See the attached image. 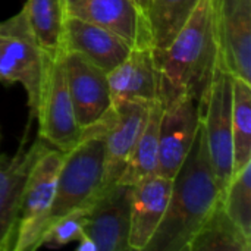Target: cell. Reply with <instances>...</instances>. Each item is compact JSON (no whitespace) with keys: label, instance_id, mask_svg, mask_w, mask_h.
Returning a JSON list of instances; mask_svg holds the SVG:
<instances>
[{"label":"cell","instance_id":"cell-1","mask_svg":"<svg viewBox=\"0 0 251 251\" xmlns=\"http://www.w3.org/2000/svg\"><path fill=\"white\" fill-rule=\"evenodd\" d=\"M154 59L159 72L157 100L162 106L191 97L203 110L218 68L212 0L199 1L172 43L163 50H154Z\"/></svg>","mask_w":251,"mask_h":251},{"label":"cell","instance_id":"cell-2","mask_svg":"<svg viewBox=\"0 0 251 251\" xmlns=\"http://www.w3.org/2000/svg\"><path fill=\"white\" fill-rule=\"evenodd\" d=\"M221 199L200 122L191 149L172 178L163 219L144 251H188L193 237Z\"/></svg>","mask_w":251,"mask_h":251},{"label":"cell","instance_id":"cell-3","mask_svg":"<svg viewBox=\"0 0 251 251\" xmlns=\"http://www.w3.org/2000/svg\"><path fill=\"white\" fill-rule=\"evenodd\" d=\"M106 122L107 115L96 125L85 128L81 140L63 153L54 197L34 231L31 251L38 250L43 235L56 221L74 210L88 207L101 190Z\"/></svg>","mask_w":251,"mask_h":251},{"label":"cell","instance_id":"cell-4","mask_svg":"<svg viewBox=\"0 0 251 251\" xmlns=\"http://www.w3.org/2000/svg\"><path fill=\"white\" fill-rule=\"evenodd\" d=\"M46 71V54L37 44L25 10L0 21V82L21 84L26 93L29 119L37 113Z\"/></svg>","mask_w":251,"mask_h":251},{"label":"cell","instance_id":"cell-5","mask_svg":"<svg viewBox=\"0 0 251 251\" xmlns=\"http://www.w3.org/2000/svg\"><path fill=\"white\" fill-rule=\"evenodd\" d=\"M35 118L38 137L49 146L66 153L82 137L68 88L63 53L46 56V71Z\"/></svg>","mask_w":251,"mask_h":251},{"label":"cell","instance_id":"cell-6","mask_svg":"<svg viewBox=\"0 0 251 251\" xmlns=\"http://www.w3.org/2000/svg\"><path fill=\"white\" fill-rule=\"evenodd\" d=\"M232 79L234 76L216 68L210 91L201 113V124L206 134L207 150L212 168L218 181L221 196L232 176Z\"/></svg>","mask_w":251,"mask_h":251},{"label":"cell","instance_id":"cell-7","mask_svg":"<svg viewBox=\"0 0 251 251\" xmlns=\"http://www.w3.org/2000/svg\"><path fill=\"white\" fill-rule=\"evenodd\" d=\"M62 160L63 151L46 144L31 165L21 196L13 251H31L34 231L53 201Z\"/></svg>","mask_w":251,"mask_h":251},{"label":"cell","instance_id":"cell-8","mask_svg":"<svg viewBox=\"0 0 251 251\" xmlns=\"http://www.w3.org/2000/svg\"><path fill=\"white\" fill-rule=\"evenodd\" d=\"M218 66L251 84V0H212Z\"/></svg>","mask_w":251,"mask_h":251},{"label":"cell","instance_id":"cell-9","mask_svg":"<svg viewBox=\"0 0 251 251\" xmlns=\"http://www.w3.org/2000/svg\"><path fill=\"white\" fill-rule=\"evenodd\" d=\"M132 185L115 182L99 191L87 209L82 234L96 251H131L129 209Z\"/></svg>","mask_w":251,"mask_h":251},{"label":"cell","instance_id":"cell-10","mask_svg":"<svg viewBox=\"0 0 251 251\" xmlns=\"http://www.w3.org/2000/svg\"><path fill=\"white\" fill-rule=\"evenodd\" d=\"M151 101L124 100L113 103L107 113L104 132L103 187L119 181L132 149L146 125Z\"/></svg>","mask_w":251,"mask_h":251},{"label":"cell","instance_id":"cell-11","mask_svg":"<svg viewBox=\"0 0 251 251\" xmlns=\"http://www.w3.org/2000/svg\"><path fill=\"white\" fill-rule=\"evenodd\" d=\"M69 94L82 129L100 122L112 109L107 74L75 51H63Z\"/></svg>","mask_w":251,"mask_h":251},{"label":"cell","instance_id":"cell-12","mask_svg":"<svg viewBox=\"0 0 251 251\" xmlns=\"http://www.w3.org/2000/svg\"><path fill=\"white\" fill-rule=\"evenodd\" d=\"M201 106L191 97L163 106L159 131L157 171L163 178L172 179L185 160L196 132L201 122Z\"/></svg>","mask_w":251,"mask_h":251},{"label":"cell","instance_id":"cell-13","mask_svg":"<svg viewBox=\"0 0 251 251\" xmlns=\"http://www.w3.org/2000/svg\"><path fill=\"white\" fill-rule=\"evenodd\" d=\"M46 144L38 138L26 147L24 138L15 154H0V251H13L24 184L31 165Z\"/></svg>","mask_w":251,"mask_h":251},{"label":"cell","instance_id":"cell-14","mask_svg":"<svg viewBox=\"0 0 251 251\" xmlns=\"http://www.w3.org/2000/svg\"><path fill=\"white\" fill-rule=\"evenodd\" d=\"M172 179L153 174L132 185L129 209L131 251H144L159 228L171 196Z\"/></svg>","mask_w":251,"mask_h":251},{"label":"cell","instance_id":"cell-15","mask_svg":"<svg viewBox=\"0 0 251 251\" xmlns=\"http://www.w3.org/2000/svg\"><path fill=\"white\" fill-rule=\"evenodd\" d=\"M132 47L112 31L68 15L63 31V51H75L106 74L118 66Z\"/></svg>","mask_w":251,"mask_h":251},{"label":"cell","instance_id":"cell-16","mask_svg":"<svg viewBox=\"0 0 251 251\" xmlns=\"http://www.w3.org/2000/svg\"><path fill=\"white\" fill-rule=\"evenodd\" d=\"M112 103L154 101L159 97V72L151 46L132 47L128 56L107 72Z\"/></svg>","mask_w":251,"mask_h":251},{"label":"cell","instance_id":"cell-17","mask_svg":"<svg viewBox=\"0 0 251 251\" xmlns=\"http://www.w3.org/2000/svg\"><path fill=\"white\" fill-rule=\"evenodd\" d=\"M68 15L112 31L131 47L151 46L149 26L132 0H81Z\"/></svg>","mask_w":251,"mask_h":251},{"label":"cell","instance_id":"cell-18","mask_svg":"<svg viewBox=\"0 0 251 251\" xmlns=\"http://www.w3.org/2000/svg\"><path fill=\"white\" fill-rule=\"evenodd\" d=\"M22 9L41 51L51 57L63 53L65 0H26Z\"/></svg>","mask_w":251,"mask_h":251},{"label":"cell","instance_id":"cell-19","mask_svg":"<svg viewBox=\"0 0 251 251\" xmlns=\"http://www.w3.org/2000/svg\"><path fill=\"white\" fill-rule=\"evenodd\" d=\"M163 106L159 100L150 103L146 125L132 149L129 160L118 182L134 185L156 174L159 160V131Z\"/></svg>","mask_w":251,"mask_h":251},{"label":"cell","instance_id":"cell-20","mask_svg":"<svg viewBox=\"0 0 251 251\" xmlns=\"http://www.w3.org/2000/svg\"><path fill=\"white\" fill-rule=\"evenodd\" d=\"M188 251H251V240L226 215L221 199L193 237Z\"/></svg>","mask_w":251,"mask_h":251},{"label":"cell","instance_id":"cell-21","mask_svg":"<svg viewBox=\"0 0 251 251\" xmlns=\"http://www.w3.org/2000/svg\"><path fill=\"white\" fill-rule=\"evenodd\" d=\"M200 0H151L147 26L154 50L166 49L188 22Z\"/></svg>","mask_w":251,"mask_h":251},{"label":"cell","instance_id":"cell-22","mask_svg":"<svg viewBox=\"0 0 251 251\" xmlns=\"http://www.w3.org/2000/svg\"><path fill=\"white\" fill-rule=\"evenodd\" d=\"M232 175L251 162V84L232 79Z\"/></svg>","mask_w":251,"mask_h":251},{"label":"cell","instance_id":"cell-23","mask_svg":"<svg viewBox=\"0 0 251 251\" xmlns=\"http://www.w3.org/2000/svg\"><path fill=\"white\" fill-rule=\"evenodd\" d=\"M222 203L231 221L251 240V162L231 176Z\"/></svg>","mask_w":251,"mask_h":251},{"label":"cell","instance_id":"cell-24","mask_svg":"<svg viewBox=\"0 0 251 251\" xmlns=\"http://www.w3.org/2000/svg\"><path fill=\"white\" fill-rule=\"evenodd\" d=\"M87 209L88 207L74 210L65 215L63 218H60L59 221H56L43 235L38 249L40 247L60 249L74 241H78L84 231V221H85Z\"/></svg>","mask_w":251,"mask_h":251},{"label":"cell","instance_id":"cell-25","mask_svg":"<svg viewBox=\"0 0 251 251\" xmlns=\"http://www.w3.org/2000/svg\"><path fill=\"white\" fill-rule=\"evenodd\" d=\"M134 1V4H135V7H137V10L140 12V15H141V18L146 21V24H147V10H149V6H150V1L151 0H132Z\"/></svg>","mask_w":251,"mask_h":251},{"label":"cell","instance_id":"cell-26","mask_svg":"<svg viewBox=\"0 0 251 251\" xmlns=\"http://www.w3.org/2000/svg\"><path fill=\"white\" fill-rule=\"evenodd\" d=\"M76 250L79 251H96V247H94V244L82 234L81 237H79V240H78V247H76Z\"/></svg>","mask_w":251,"mask_h":251},{"label":"cell","instance_id":"cell-27","mask_svg":"<svg viewBox=\"0 0 251 251\" xmlns=\"http://www.w3.org/2000/svg\"><path fill=\"white\" fill-rule=\"evenodd\" d=\"M79 1H81V0H65V4H66V10H68V13H69V10H71V9H74Z\"/></svg>","mask_w":251,"mask_h":251},{"label":"cell","instance_id":"cell-28","mask_svg":"<svg viewBox=\"0 0 251 251\" xmlns=\"http://www.w3.org/2000/svg\"><path fill=\"white\" fill-rule=\"evenodd\" d=\"M0 137H1V134H0Z\"/></svg>","mask_w":251,"mask_h":251}]
</instances>
